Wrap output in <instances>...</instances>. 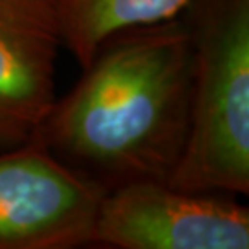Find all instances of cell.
Masks as SVG:
<instances>
[{
  "mask_svg": "<svg viewBox=\"0 0 249 249\" xmlns=\"http://www.w3.org/2000/svg\"><path fill=\"white\" fill-rule=\"evenodd\" d=\"M36 136L102 193L170 181L185 152L193 47L181 17L107 39Z\"/></svg>",
  "mask_w": 249,
  "mask_h": 249,
  "instance_id": "6da1fadb",
  "label": "cell"
},
{
  "mask_svg": "<svg viewBox=\"0 0 249 249\" xmlns=\"http://www.w3.org/2000/svg\"><path fill=\"white\" fill-rule=\"evenodd\" d=\"M193 47L191 122L170 185L249 193V0H189L181 12Z\"/></svg>",
  "mask_w": 249,
  "mask_h": 249,
  "instance_id": "7a4b0ae2",
  "label": "cell"
},
{
  "mask_svg": "<svg viewBox=\"0 0 249 249\" xmlns=\"http://www.w3.org/2000/svg\"><path fill=\"white\" fill-rule=\"evenodd\" d=\"M89 246L248 249L249 207L231 194L136 181L102 194Z\"/></svg>",
  "mask_w": 249,
  "mask_h": 249,
  "instance_id": "3957f363",
  "label": "cell"
},
{
  "mask_svg": "<svg viewBox=\"0 0 249 249\" xmlns=\"http://www.w3.org/2000/svg\"><path fill=\"white\" fill-rule=\"evenodd\" d=\"M102 194L37 136L0 151V249L89 246Z\"/></svg>",
  "mask_w": 249,
  "mask_h": 249,
  "instance_id": "277c9868",
  "label": "cell"
},
{
  "mask_svg": "<svg viewBox=\"0 0 249 249\" xmlns=\"http://www.w3.org/2000/svg\"><path fill=\"white\" fill-rule=\"evenodd\" d=\"M62 49L52 0H0V151L28 142L46 120Z\"/></svg>",
  "mask_w": 249,
  "mask_h": 249,
  "instance_id": "5b68a950",
  "label": "cell"
},
{
  "mask_svg": "<svg viewBox=\"0 0 249 249\" xmlns=\"http://www.w3.org/2000/svg\"><path fill=\"white\" fill-rule=\"evenodd\" d=\"M189 0H52L63 49L81 68L107 39L180 17Z\"/></svg>",
  "mask_w": 249,
  "mask_h": 249,
  "instance_id": "8992f818",
  "label": "cell"
}]
</instances>
